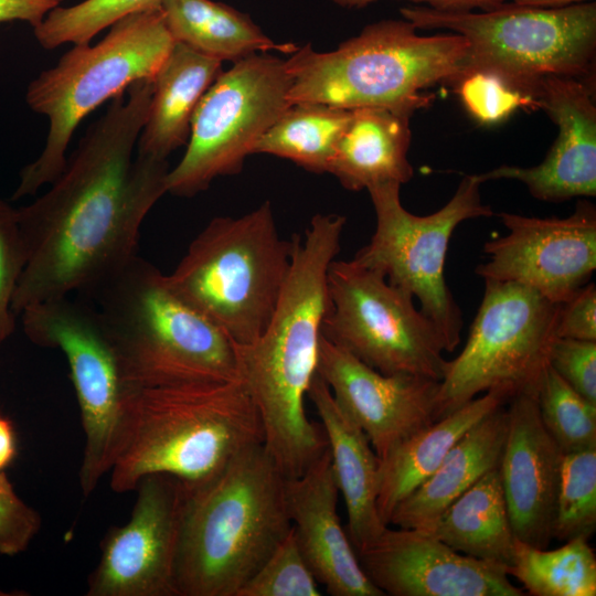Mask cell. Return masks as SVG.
Here are the masks:
<instances>
[{
  "mask_svg": "<svg viewBox=\"0 0 596 596\" xmlns=\"http://www.w3.org/2000/svg\"><path fill=\"white\" fill-rule=\"evenodd\" d=\"M347 219L316 214L294 235L291 263L274 313L252 343L236 345L240 379L258 411L264 445L286 478L300 476L328 447L305 397L318 372L321 326L329 307L327 273Z\"/></svg>",
  "mask_w": 596,
  "mask_h": 596,
  "instance_id": "2",
  "label": "cell"
},
{
  "mask_svg": "<svg viewBox=\"0 0 596 596\" xmlns=\"http://www.w3.org/2000/svg\"><path fill=\"white\" fill-rule=\"evenodd\" d=\"M424 531L465 555L511 566L515 536L499 467L481 477Z\"/></svg>",
  "mask_w": 596,
  "mask_h": 596,
  "instance_id": "28",
  "label": "cell"
},
{
  "mask_svg": "<svg viewBox=\"0 0 596 596\" xmlns=\"http://www.w3.org/2000/svg\"><path fill=\"white\" fill-rule=\"evenodd\" d=\"M318 373L338 406L365 433L380 459L436 422L440 381L409 374H383L322 336Z\"/></svg>",
  "mask_w": 596,
  "mask_h": 596,
  "instance_id": "18",
  "label": "cell"
},
{
  "mask_svg": "<svg viewBox=\"0 0 596 596\" xmlns=\"http://www.w3.org/2000/svg\"><path fill=\"white\" fill-rule=\"evenodd\" d=\"M87 296L128 389L241 380L232 340L139 255Z\"/></svg>",
  "mask_w": 596,
  "mask_h": 596,
  "instance_id": "5",
  "label": "cell"
},
{
  "mask_svg": "<svg viewBox=\"0 0 596 596\" xmlns=\"http://www.w3.org/2000/svg\"><path fill=\"white\" fill-rule=\"evenodd\" d=\"M17 453L15 434L11 422L0 415V471L13 460Z\"/></svg>",
  "mask_w": 596,
  "mask_h": 596,
  "instance_id": "42",
  "label": "cell"
},
{
  "mask_svg": "<svg viewBox=\"0 0 596 596\" xmlns=\"http://www.w3.org/2000/svg\"><path fill=\"white\" fill-rule=\"evenodd\" d=\"M483 283L466 343L439 382L435 421L481 393L500 391L510 400L535 387L549 364L561 304L517 283Z\"/></svg>",
  "mask_w": 596,
  "mask_h": 596,
  "instance_id": "11",
  "label": "cell"
},
{
  "mask_svg": "<svg viewBox=\"0 0 596 596\" xmlns=\"http://www.w3.org/2000/svg\"><path fill=\"white\" fill-rule=\"evenodd\" d=\"M327 288V341L383 374L443 379V340L409 292L354 259L331 262Z\"/></svg>",
  "mask_w": 596,
  "mask_h": 596,
  "instance_id": "12",
  "label": "cell"
},
{
  "mask_svg": "<svg viewBox=\"0 0 596 596\" xmlns=\"http://www.w3.org/2000/svg\"><path fill=\"white\" fill-rule=\"evenodd\" d=\"M161 0H84L53 9L34 30L44 49L65 43L84 44L117 20L136 11L159 7Z\"/></svg>",
  "mask_w": 596,
  "mask_h": 596,
  "instance_id": "33",
  "label": "cell"
},
{
  "mask_svg": "<svg viewBox=\"0 0 596 596\" xmlns=\"http://www.w3.org/2000/svg\"><path fill=\"white\" fill-rule=\"evenodd\" d=\"M557 338L596 341V286L589 281L560 306Z\"/></svg>",
  "mask_w": 596,
  "mask_h": 596,
  "instance_id": "39",
  "label": "cell"
},
{
  "mask_svg": "<svg viewBox=\"0 0 596 596\" xmlns=\"http://www.w3.org/2000/svg\"><path fill=\"white\" fill-rule=\"evenodd\" d=\"M319 583L306 563L292 526L236 596H320Z\"/></svg>",
  "mask_w": 596,
  "mask_h": 596,
  "instance_id": "34",
  "label": "cell"
},
{
  "mask_svg": "<svg viewBox=\"0 0 596 596\" xmlns=\"http://www.w3.org/2000/svg\"><path fill=\"white\" fill-rule=\"evenodd\" d=\"M222 72V62L174 42L155 75L153 93L136 152L167 160L188 143L193 114Z\"/></svg>",
  "mask_w": 596,
  "mask_h": 596,
  "instance_id": "25",
  "label": "cell"
},
{
  "mask_svg": "<svg viewBox=\"0 0 596 596\" xmlns=\"http://www.w3.org/2000/svg\"><path fill=\"white\" fill-rule=\"evenodd\" d=\"M338 497L328 447L300 476L286 478V507L298 547L328 594L383 596L359 563L338 514Z\"/></svg>",
  "mask_w": 596,
  "mask_h": 596,
  "instance_id": "21",
  "label": "cell"
},
{
  "mask_svg": "<svg viewBox=\"0 0 596 596\" xmlns=\"http://www.w3.org/2000/svg\"><path fill=\"white\" fill-rule=\"evenodd\" d=\"M292 241L279 236L269 201L238 216H216L166 275L174 294L236 345L267 327L289 272Z\"/></svg>",
  "mask_w": 596,
  "mask_h": 596,
  "instance_id": "9",
  "label": "cell"
},
{
  "mask_svg": "<svg viewBox=\"0 0 596 596\" xmlns=\"http://www.w3.org/2000/svg\"><path fill=\"white\" fill-rule=\"evenodd\" d=\"M109 28L98 43L75 44L29 84L26 104L47 117L49 132L41 155L21 170L13 200L52 183L81 121L131 84L153 79L174 44L160 7L132 12Z\"/></svg>",
  "mask_w": 596,
  "mask_h": 596,
  "instance_id": "7",
  "label": "cell"
},
{
  "mask_svg": "<svg viewBox=\"0 0 596 596\" xmlns=\"http://www.w3.org/2000/svg\"><path fill=\"white\" fill-rule=\"evenodd\" d=\"M595 84L547 76L539 85L536 107L557 126V137L544 160L533 167L500 166L477 174L481 183L512 179L544 202L596 195Z\"/></svg>",
  "mask_w": 596,
  "mask_h": 596,
  "instance_id": "19",
  "label": "cell"
},
{
  "mask_svg": "<svg viewBox=\"0 0 596 596\" xmlns=\"http://www.w3.org/2000/svg\"><path fill=\"white\" fill-rule=\"evenodd\" d=\"M409 118L382 107L351 109L328 173L350 191L389 182L407 183L414 174L407 159Z\"/></svg>",
  "mask_w": 596,
  "mask_h": 596,
  "instance_id": "24",
  "label": "cell"
},
{
  "mask_svg": "<svg viewBox=\"0 0 596 596\" xmlns=\"http://www.w3.org/2000/svg\"><path fill=\"white\" fill-rule=\"evenodd\" d=\"M504 405L471 427L436 470L393 510L389 525L428 529L465 491L499 467L507 432Z\"/></svg>",
  "mask_w": 596,
  "mask_h": 596,
  "instance_id": "23",
  "label": "cell"
},
{
  "mask_svg": "<svg viewBox=\"0 0 596 596\" xmlns=\"http://www.w3.org/2000/svg\"><path fill=\"white\" fill-rule=\"evenodd\" d=\"M450 86L457 92L469 114L482 124L502 121L519 108H536L534 100L491 74H466Z\"/></svg>",
  "mask_w": 596,
  "mask_h": 596,
  "instance_id": "35",
  "label": "cell"
},
{
  "mask_svg": "<svg viewBox=\"0 0 596 596\" xmlns=\"http://www.w3.org/2000/svg\"><path fill=\"white\" fill-rule=\"evenodd\" d=\"M20 315L26 338L60 350L68 364L84 433L79 486L87 497L109 472L124 437L129 389L118 358L94 306L67 296Z\"/></svg>",
  "mask_w": 596,
  "mask_h": 596,
  "instance_id": "14",
  "label": "cell"
},
{
  "mask_svg": "<svg viewBox=\"0 0 596 596\" xmlns=\"http://www.w3.org/2000/svg\"><path fill=\"white\" fill-rule=\"evenodd\" d=\"M26 254L19 228L18 209L0 199V345L15 329L12 300Z\"/></svg>",
  "mask_w": 596,
  "mask_h": 596,
  "instance_id": "36",
  "label": "cell"
},
{
  "mask_svg": "<svg viewBox=\"0 0 596 596\" xmlns=\"http://www.w3.org/2000/svg\"><path fill=\"white\" fill-rule=\"evenodd\" d=\"M596 530V447L563 454L553 539L588 540Z\"/></svg>",
  "mask_w": 596,
  "mask_h": 596,
  "instance_id": "32",
  "label": "cell"
},
{
  "mask_svg": "<svg viewBox=\"0 0 596 596\" xmlns=\"http://www.w3.org/2000/svg\"><path fill=\"white\" fill-rule=\"evenodd\" d=\"M290 85L285 60L268 53L222 71L193 114L185 153L168 172L167 193L190 198L219 177L240 173L256 142L291 106Z\"/></svg>",
  "mask_w": 596,
  "mask_h": 596,
  "instance_id": "13",
  "label": "cell"
},
{
  "mask_svg": "<svg viewBox=\"0 0 596 596\" xmlns=\"http://www.w3.org/2000/svg\"><path fill=\"white\" fill-rule=\"evenodd\" d=\"M343 8H364L380 0H330ZM416 4H425L430 9L445 12L483 11L496 8L507 0H406Z\"/></svg>",
  "mask_w": 596,
  "mask_h": 596,
  "instance_id": "41",
  "label": "cell"
},
{
  "mask_svg": "<svg viewBox=\"0 0 596 596\" xmlns=\"http://www.w3.org/2000/svg\"><path fill=\"white\" fill-rule=\"evenodd\" d=\"M508 233L487 241L482 279L517 283L562 304L589 283L596 269V207L578 200L566 217L500 212Z\"/></svg>",
  "mask_w": 596,
  "mask_h": 596,
  "instance_id": "15",
  "label": "cell"
},
{
  "mask_svg": "<svg viewBox=\"0 0 596 596\" xmlns=\"http://www.w3.org/2000/svg\"><path fill=\"white\" fill-rule=\"evenodd\" d=\"M535 392L536 386L508 401L499 471L515 539L545 549L553 539L563 453L542 424Z\"/></svg>",
  "mask_w": 596,
  "mask_h": 596,
  "instance_id": "20",
  "label": "cell"
},
{
  "mask_svg": "<svg viewBox=\"0 0 596 596\" xmlns=\"http://www.w3.org/2000/svg\"><path fill=\"white\" fill-rule=\"evenodd\" d=\"M586 1L592 0H512V2L515 4L535 8H564Z\"/></svg>",
  "mask_w": 596,
  "mask_h": 596,
  "instance_id": "43",
  "label": "cell"
},
{
  "mask_svg": "<svg viewBox=\"0 0 596 596\" xmlns=\"http://www.w3.org/2000/svg\"><path fill=\"white\" fill-rule=\"evenodd\" d=\"M262 443V421L241 380L129 389L110 488L131 491L153 473L196 486Z\"/></svg>",
  "mask_w": 596,
  "mask_h": 596,
  "instance_id": "4",
  "label": "cell"
},
{
  "mask_svg": "<svg viewBox=\"0 0 596 596\" xmlns=\"http://www.w3.org/2000/svg\"><path fill=\"white\" fill-rule=\"evenodd\" d=\"M286 477L264 443L211 479L184 483L178 596H236L291 530Z\"/></svg>",
  "mask_w": 596,
  "mask_h": 596,
  "instance_id": "3",
  "label": "cell"
},
{
  "mask_svg": "<svg viewBox=\"0 0 596 596\" xmlns=\"http://www.w3.org/2000/svg\"><path fill=\"white\" fill-rule=\"evenodd\" d=\"M63 0H0V22L25 21L33 29Z\"/></svg>",
  "mask_w": 596,
  "mask_h": 596,
  "instance_id": "40",
  "label": "cell"
},
{
  "mask_svg": "<svg viewBox=\"0 0 596 596\" xmlns=\"http://www.w3.org/2000/svg\"><path fill=\"white\" fill-rule=\"evenodd\" d=\"M164 24L174 42L216 60L236 62L256 53H294L298 46L275 43L247 13L213 0H161Z\"/></svg>",
  "mask_w": 596,
  "mask_h": 596,
  "instance_id": "27",
  "label": "cell"
},
{
  "mask_svg": "<svg viewBox=\"0 0 596 596\" xmlns=\"http://www.w3.org/2000/svg\"><path fill=\"white\" fill-rule=\"evenodd\" d=\"M350 115L351 109L321 104L291 105L256 142L253 155H273L309 172L328 173Z\"/></svg>",
  "mask_w": 596,
  "mask_h": 596,
  "instance_id": "29",
  "label": "cell"
},
{
  "mask_svg": "<svg viewBox=\"0 0 596 596\" xmlns=\"http://www.w3.org/2000/svg\"><path fill=\"white\" fill-rule=\"evenodd\" d=\"M417 30L406 19L381 20L330 52L297 47L285 60L289 104L382 107L412 117L434 100L427 88L453 82L468 50L460 34Z\"/></svg>",
  "mask_w": 596,
  "mask_h": 596,
  "instance_id": "6",
  "label": "cell"
},
{
  "mask_svg": "<svg viewBox=\"0 0 596 596\" xmlns=\"http://www.w3.org/2000/svg\"><path fill=\"white\" fill-rule=\"evenodd\" d=\"M111 99L66 159L51 188L18 209L26 262L12 309L87 295L137 256L140 227L167 193L168 160L134 152L152 79Z\"/></svg>",
  "mask_w": 596,
  "mask_h": 596,
  "instance_id": "1",
  "label": "cell"
},
{
  "mask_svg": "<svg viewBox=\"0 0 596 596\" xmlns=\"http://www.w3.org/2000/svg\"><path fill=\"white\" fill-rule=\"evenodd\" d=\"M549 365L574 391L596 405V341L556 338Z\"/></svg>",
  "mask_w": 596,
  "mask_h": 596,
  "instance_id": "38",
  "label": "cell"
},
{
  "mask_svg": "<svg viewBox=\"0 0 596 596\" xmlns=\"http://www.w3.org/2000/svg\"><path fill=\"white\" fill-rule=\"evenodd\" d=\"M535 398L542 424L563 454L596 447V405L549 364L539 379Z\"/></svg>",
  "mask_w": 596,
  "mask_h": 596,
  "instance_id": "31",
  "label": "cell"
},
{
  "mask_svg": "<svg viewBox=\"0 0 596 596\" xmlns=\"http://www.w3.org/2000/svg\"><path fill=\"white\" fill-rule=\"evenodd\" d=\"M307 396L321 422L336 482L347 508L345 530L356 552L387 526L376 505L380 458L365 433L338 406L318 372Z\"/></svg>",
  "mask_w": 596,
  "mask_h": 596,
  "instance_id": "22",
  "label": "cell"
},
{
  "mask_svg": "<svg viewBox=\"0 0 596 596\" xmlns=\"http://www.w3.org/2000/svg\"><path fill=\"white\" fill-rule=\"evenodd\" d=\"M129 521L107 531L86 596H178L175 560L184 485L153 473L137 488Z\"/></svg>",
  "mask_w": 596,
  "mask_h": 596,
  "instance_id": "16",
  "label": "cell"
},
{
  "mask_svg": "<svg viewBox=\"0 0 596 596\" xmlns=\"http://www.w3.org/2000/svg\"><path fill=\"white\" fill-rule=\"evenodd\" d=\"M366 577L392 596H522L508 568L465 555L419 529L389 525L356 551Z\"/></svg>",
  "mask_w": 596,
  "mask_h": 596,
  "instance_id": "17",
  "label": "cell"
},
{
  "mask_svg": "<svg viewBox=\"0 0 596 596\" xmlns=\"http://www.w3.org/2000/svg\"><path fill=\"white\" fill-rule=\"evenodd\" d=\"M477 174L465 175L451 199L428 215L408 212L401 202V184L389 182L368 188L376 226L370 242L354 260L381 273L385 279L419 302L421 311L437 329L446 352L460 343L461 310L445 278L450 238L464 221L489 217Z\"/></svg>",
  "mask_w": 596,
  "mask_h": 596,
  "instance_id": "10",
  "label": "cell"
},
{
  "mask_svg": "<svg viewBox=\"0 0 596 596\" xmlns=\"http://www.w3.org/2000/svg\"><path fill=\"white\" fill-rule=\"evenodd\" d=\"M508 401L509 397L500 391L478 395L413 434L380 459L376 505L382 522L389 525L396 505L436 470L456 443Z\"/></svg>",
  "mask_w": 596,
  "mask_h": 596,
  "instance_id": "26",
  "label": "cell"
},
{
  "mask_svg": "<svg viewBox=\"0 0 596 596\" xmlns=\"http://www.w3.org/2000/svg\"><path fill=\"white\" fill-rule=\"evenodd\" d=\"M508 575L533 596H595L596 556L588 540L576 538L555 550L515 539Z\"/></svg>",
  "mask_w": 596,
  "mask_h": 596,
  "instance_id": "30",
  "label": "cell"
},
{
  "mask_svg": "<svg viewBox=\"0 0 596 596\" xmlns=\"http://www.w3.org/2000/svg\"><path fill=\"white\" fill-rule=\"evenodd\" d=\"M41 525L40 513L18 496L0 471V554L14 556L24 552Z\"/></svg>",
  "mask_w": 596,
  "mask_h": 596,
  "instance_id": "37",
  "label": "cell"
},
{
  "mask_svg": "<svg viewBox=\"0 0 596 596\" xmlns=\"http://www.w3.org/2000/svg\"><path fill=\"white\" fill-rule=\"evenodd\" d=\"M400 11L418 30H447L467 40L466 57L453 82L466 74L487 73L534 102L547 76L595 84V1L564 8L505 1L479 12H445L425 6Z\"/></svg>",
  "mask_w": 596,
  "mask_h": 596,
  "instance_id": "8",
  "label": "cell"
}]
</instances>
